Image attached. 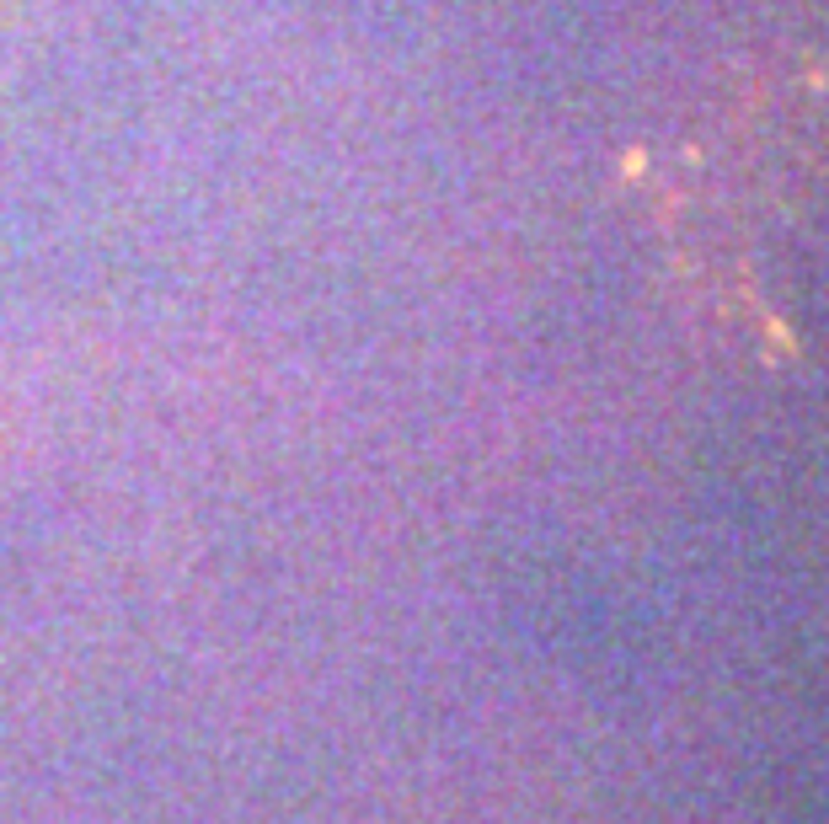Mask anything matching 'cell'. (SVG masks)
Returning <instances> with one entry per match:
<instances>
[{
  "label": "cell",
  "instance_id": "1",
  "mask_svg": "<svg viewBox=\"0 0 829 824\" xmlns=\"http://www.w3.org/2000/svg\"><path fill=\"white\" fill-rule=\"evenodd\" d=\"M674 241L728 311L829 349V59L738 91L685 145Z\"/></svg>",
  "mask_w": 829,
  "mask_h": 824
}]
</instances>
